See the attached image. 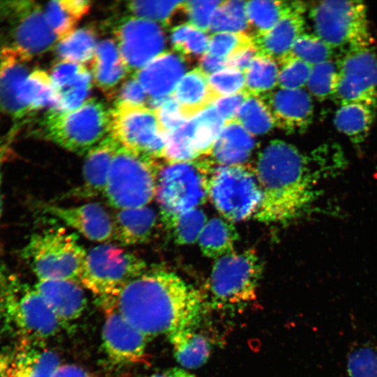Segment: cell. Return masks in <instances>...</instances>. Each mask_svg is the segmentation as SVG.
Here are the masks:
<instances>
[{"mask_svg":"<svg viewBox=\"0 0 377 377\" xmlns=\"http://www.w3.org/2000/svg\"><path fill=\"white\" fill-rule=\"evenodd\" d=\"M11 354L0 351V377H8Z\"/></svg>","mask_w":377,"mask_h":377,"instance_id":"cell-58","label":"cell"},{"mask_svg":"<svg viewBox=\"0 0 377 377\" xmlns=\"http://www.w3.org/2000/svg\"><path fill=\"white\" fill-rule=\"evenodd\" d=\"M50 377H93L84 369L74 364H61Z\"/></svg>","mask_w":377,"mask_h":377,"instance_id":"cell-56","label":"cell"},{"mask_svg":"<svg viewBox=\"0 0 377 377\" xmlns=\"http://www.w3.org/2000/svg\"><path fill=\"white\" fill-rule=\"evenodd\" d=\"M87 70L82 64L65 60L57 62L50 75L56 91L74 84Z\"/></svg>","mask_w":377,"mask_h":377,"instance_id":"cell-51","label":"cell"},{"mask_svg":"<svg viewBox=\"0 0 377 377\" xmlns=\"http://www.w3.org/2000/svg\"><path fill=\"white\" fill-rule=\"evenodd\" d=\"M249 96L243 90L235 94L221 97L214 103V106L226 121L235 120L239 108Z\"/></svg>","mask_w":377,"mask_h":377,"instance_id":"cell-53","label":"cell"},{"mask_svg":"<svg viewBox=\"0 0 377 377\" xmlns=\"http://www.w3.org/2000/svg\"><path fill=\"white\" fill-rule=\"evenodd\" d=\"M278 64L279 73L277 85L281 89H297L307 84L311 65L288 54Z\"/></svg>","mask_w":377,"mask_h":377,"instance_id":"cell-45","label":"cell"},{"mask_svg":"<svg viewBox=\"0 0 377 377\" xmlns=\"http://www.w3.org/2000/svg\"><path fill=\"white\" fill-rule=\"evenodd\" d=\"M40 207L45 213L59 219L91 241L103 242L113 238V219L99 203L69 207L42 204Z\"/></svg>","mask_w":377,"mask_h":377,"instance_id":"cell-17","label":"cell"},{"mask_svg":"<svg viewBox=\"0 0 377 377\" xmlns=\"http://www.w3.org/2000/svg\"><path fill=\"white\" fill-rule=\"evenodd\" d=\"M209 36L190 23L174 27L170 34L173 48L185 59L202 56L208 49Z\"/></svg>","mask_w":377,"mask_h":377,"instance_id":"cell-41","label":"cell"},{"mask_svg":"<svg viewBox=\"0 0 377 377\" xmlns=\"http://www.w3.org/2000/svg\"><path fill=\"white\" fill-rule=\"evenodd\" d=\"M208 195L216 209L230 221L254 216L263 200L255 170L243 164L214 165L209 176Z\"/></svg>","mask_w":377,"mask_h":377,"instance_id":"cell-10","label":"cell"},{"mask_svg":"<svg viewBox=\"0 0 377 377\" xmlns=\"http://www.w3.org/2000/svg\"><path fill=\"white\" fill-rule=\"evenodd\" d=\"M253 45L252 36L246 32H217L209 38L207 52L214 56L227 58L237 51Z\"/></svg>","mask_w":377,"mask_h":377,"instance_id":"cell-46","label":"cell"},{"mask_svg":"<svg viewBox=\"0 0 377 377\" xmlns=\"http://www.w3.org/2000/svg\"><path fill=\"white\" fill-rule=\"evenodd\" d=\"M96 38L91 28L77 29L59 40L56 47L57 54L61 60L84 65L93 59L96 48Z\"/></svg>","mask_w":377,"mask_h":377,"instance_id":"cell-35","label":"cell"},{"mask_svg":"<svg viewBox=\"0 0 377 377\" xmlns=\"http://www.w3.org/2000/svg\"><path fill=\"white\" fill-rule=\"evenodd\" d=\"M184 1H133L128 2V10L139 17L170 24L171 18L178 10H183Z\"/></svg>","mask_w":377,"mask_h":377,"instance_id":"cell-43","label":"cell"},{"mask_svg":"<svg viewBox=\"0 0 377 377\" xmlns=\"http://www.w3.org/2000/svg\"><path fill=\"white\" fill-rule=\"evenodd\" d=\"M332 48L317 35L302 34L294 42L288 55L312 66L330 60Z\"/></svg>","mask_w":377,"mask_h":377,"instance_id":"cell-42","label":"cell"},{"mask_svg":"<svg viewBox=\"0 0 377 377\" xmlns=\"http://www.w3.org/2000/svg\"><path fill=\"white\" fill-rule=\"evenodd\" d=\"M169 377H194L191 374L185 370L179 368H174L169 370L168 372Z\"/></svg>","mask_w":377,"mask_h":377,"instance_id":"cell-60","label":"cell"},{"mask_svg":"<svg viewBox=\"0 0 377 377\" xmlns=\"http://www.w3.org/2000/svg\"><path fill=\"white\" fill-rule=\"evenodd\" d=\"M150 100L151 98H149V95L141 84L133 76L121 87L116 103H125L146 105L145 104L147 102L149 103Z\"/></svg>","mask_w":377,"mask_h":377,"instance_id":"cell-52","label":"cell"},{"mask_svg":"<svg viewBox=\"0 0 377 377\" xmlns=\"http://www.w3.org/2000/svg\"><path fill=\"white\" fill-rule=\"evenodd\" d=\"M110 133L87 153L82 169V184L69 193V196L92 198L103 193L113 158L120 147Z\"/></svg>","mask_w":377,"mask_h":377,"instance_id":"cell-20","label":"cell"},{"mask_svg":"<svg viewBox=\"0 0 377 377\" xmlns=\"http://www.w3.org/2000/svg\"><path fill=\"white\" fill-rule=\"evenodd\" d=\"M66 6L79 20L89 10L91 2L84 0H64Z\"/></svg>","mask_w":377,"mask_h":377,"instance_id":"cell-57","label":"cell"},{"mask_svg":"<svg viewBox=\"0 0 377 377\" xmlns=\"http://www.w3.org/2000/svg\"><path fill=\"white\" fill-rule=\"evenodd\" d=\"M155 211L147 206L121 209L113 219V238L124 246L147 242L156 224Z\"/></svg>","mask_w":377,"mask_h":377,"instance_id":"cell-26","label":"cell"},{"mask_svg":"<svg viewBox=\"0 0 377 377\" xmlns=\"http://www.w3.org/2000/svg\"><path fill=\"white\" fill-rule=\"evenodd\" d=\"M43 343L21 339L10 353L8 377H50L61 365L60 360Z\"/></svg>","mask_w":377,"mask_h":377,"instance_id":"cell-23","label":"cell"},{"mask_svg":"<svg viewBox=\"0 0 377 377\" xmlns=\"http://www.w3.org/2000/svg\"><path fill=\"white\" fill-rule=\"evenodd\" d=\"M208 77L199 68H194L182 77L172 94L186 120L193 118L217 100L211 89Z\"/></svg>","mask_w":377,"mask_h":377,"instance_id":"cell-27","label":"cell"},{"mask_svg":"<svg viewBox=\"0 0 377 377\" xmlns=\"http://www.w3.org/2000/svg\"><path fill=\"white\" fill-rule=\"evenodd\" d=\"M161 218L172 240L179 245L194 243L206 223L205 213L198 207L175 214L161 212Z\"/></svg>","mask_w":377,"mask_h":377,"instance_id":"cell-33","label":"cell"},{"mask_svg":"<svg viewBox=\"0 0 377 377\" xmlns=\"http://www.w3.org/2000/svg\"><path fill=\"white\" fill-rule=\"evenodd\" d=\"M306 8L304 2L295 1L291 10L274 27L265 33L253 35L258 55L271 58L277 63L285 58L295 40L304 32Z\"/></svg>","mask_w":377,"mask_h":377,"instance_id":"cell-19","label":"cell"},{"mask_svg":"<svg viewBox=\"0 0 377 377\" xmlns=\"http://www.w3.org/2000/svg\"><path fill=\"white\" fill-rule=\"evenodd\" d=\"M262 265L253 249L233 252L218 258L209 280L213 307L236 311L256 298Z\"/></svg>","mask_w":377,"mask_h":377,"instance_id":"cell-7","label":"cell"},{"mask_svg":"<svg viewBox=\"0 0 377 377\" xmlns=\"http://www.w3.org/2000/svg\"><path fill=\"white\" fill-rule=\"evenodd\" d=\"M6 149H3L0 150V221L3 212V197H2V181H3V163L4 158V153Z\"/></svg>","mask_w":377,"mask_h":377,"instance_id":"cell-59","label":"cell"},{"mask_svg":"<svg viewBox=\"0 0 377 377\" xmlns=\"http://www.w3.org/2000/svg\"><path fill=\"white\" fill-rule=\"evenodd\" d=\"M91 74L87 70L72 85L57 91L58 103L56 110L70 111L80 107L91 88Z\"/></svg>","mask_w":377,"mask_h":377,"instance_id":"cell-49","label":"cell"},{"mask_svg":"<svg viewBox=\"0 0 377 377\" xmlns=\"http://www.w3.org/2000/svg\"><path fill=\"white\" fill-rule=\"evenodd\" d=\"M294 1H250L246 3V13L251 35L265 33L274 27L293 8Z\"/></svg>","mask_w":377,"mask_h":377,"instance_id":"cell-34","label":"cell"},{"mask_svg":"<svg viewBox=\"0 0 377 377\" xmlns=\"http://www.w3.org/2000/svg\"><path fill=\"white\" fill-rule=\"evenodd\" d=\"M195 126L193 117L168 134L161 156L165 162L191 161L198 158L191 145Z\"/></svg>","mask_w":377,"mask_h":377,"instance_id":"cell-39","label":"cell"},{"mask_svg":"<svg viewBox=\"0 0 377 377\" xmlns=\"http://www.w3.org/2000/svg\"><path fill=\"white\" fill-rule=\"evenodd\" d=\"M86 254L77 235L60 228L32 235L22 251L38 280L78 283Z\"/></svg>","mask_w":377,"mask_h":377,"instance_id":"cell-6","label":"cell"},{"mask_svg":"<svg viewBox=\"0 0 377 377\" xmlns=\"http://www.w3.org/2000/svg\"><path fill=\"white\" fill-rule=\"evenodd\" d=\"M146 263L119 246L103 244L87 252L80 283L94 294L114 298L131 280L143 274Z\"/></svg>","mask_w":377,"mask_h":377,"instance_id":"cell-12","label":"cell"},{"mask_svg":"<svg viewBox=\"0 0 377 377\" xmlns=\"http://www.w3.org/2000/svg\"><path fill=\"white\" fill-rule=\"evenodd\" d=\"M102 339L105 353L115 362H136L144 358L147 337L115 308L109 310Z\"/></svg>","mask_w":377,"mask_h":377,"instance_id":"cell-18","label":"cell"},{"mask_svg":"<svg viewBox=\"0 0 377 377\" xmlns=\"http://www.w3.org/2000/svg\"><path fill=\"white\" fill-rule=\"evenodd\" d=\"M266 105L274 125L288 133H302L313 121L309 94L301 89L271 91L258 96Z\"/></svg>","mask_w":377,"mask_h":377,"instance_id":"cell-16","label":"cell"},{"mask_svg":"<svg viewBox=\"0 0 377 377\" xmlns=\"http://www.w3.org/2000/svg\"><path fill=\"white\" fill-rule=\"evenodd\" d=\"M2 4H3V1H0V10H1V8L2 6Z\"/></svg>","mask_w":377,"mask_h":377,"instance_id":"cell-63","label":"cell"},{"mask_svg":"<svg viewBox=\"0 0 377 377\" xmlns=\"http://www.w3.org/2000/svg\"><path fill=\"white\" fill-rule=\"evenodd\" d=\"M91 69L96 86L108 96H112L128 73L116 42L111 39L102 40L96 46Z\"/></svg>","mask_w":377,"mask_h":377,"instance_id":"cell-28","label":"cell"},{"mask_svg":"<svg viewBox=\"0 0 377 377\" xmlns=\"http://www.w3.org/2000/svg\"><path fill=\"white\" fill-rule=\"evenodd\" d=\"M1 327H3L6 330L8 331L6 322V318H5V313H4L3 304L0 300V328Z\"/></svg>","mask_w":377,"mask_h":377,"instance_id":"cell-61","label":"cell"},{"mask_svg":"<svg viewBox=\"0 0 377 377\" xmlns=\"http://www.w3.org/2000/svg\"><path fill=\"white\" fill-rule=\"evenodd\" d=\"M237 238L238 234L232 221L215 217L206 222L198 241L204 256L219 258L235 252Z\"/></svg>","mask_w":377,"mask_h":377,"instance_id":"cell-31","label":"cell"},{"mask_svg":"<svg viewBox=\"0 0 377 377\" xmlns=\"http://www.w3.org/2000/svg\"><path fill=\"white\" fill-rule=\"evenodd\" d=\"M212 163L198 158L166 162L158 170L156 195L161 212L180 214L201 205L208 195Z\"/></svg>","mask_w":377,"mask_h":377,"instance_id":"cell-9","label":"cell"},{"mask_svg":"<svg viewBox=\"0 0 377 377\" xmlns=\"http://www.w3.org/2000/svg\"><path fill=\"white\" fill-rule=\"evenodd\" d=\"M257 55L258 50L254 45L243 48L227 57L226 67L245 72Z\"/></svg>","mask_w":377,"mask_h":377,"instance_id":"cell-54","label":"cell"},{"mask_svg":"<svg viewBox=\"0 0 377 377\" xmlns=\"http://www.w3.org/2000/svg\"><path fill=\"white\" fill-rule=\"evenodd\" d=\"M110 133L121 145L154 158H161L168 135L153 108L125 103L111 111Z\"/></svg>","mask_w":377,"mask_h":377,"instance_id":"cell-13","label":"cell"},{"mask_svg":"<svg viewBox=\"0 0 377 377\" xmlns=\"http://www.w3.org/2000/svg\"><path fill=\"white\" fill-rule=\"evenodd\" d=\"M246 3L237 0L222 1L212 15L209 31L246 32L250 28Z\"/></svg>","mask_w":377,"mask_h":377,"instance_id":"cell-38","label":"cell"},{"mask_svg":"<svg viewBox=\"0 0 377 377\" xmlns=\"http://www.w3.org/2000/svg\"><path fill=\"white\" fill-rule=\"evenodd\" d=\"M174 348L177 361L188 369H196L209 358L211 345L203 335L196 333L193 328L177 331L168 336Z\"/></svg>","mask_w":377,"mask_h":377,"instance_id":"cell-32","label":"cell"},{"mask_svg":"<svg viewBox=\"0 0 377 377\" xmlns=\"http://www.w3.org/2000/svg\"><path fill=\"white\" fill-rule=\"evenodd\" d=\"M226 57L212 55L209 52L204 53L199 58V68L209 76L226 68Z\"/></svg>","mask_w":377,"mask_h":377,"instance_id":"cell-55","label":"cell"},{"mask_svg":"<svg viewBox=\"0 0 377 377\" xmlns=\"http://www.w3.org/2000/svg\"><path fill=\"white\" fill-rule=\"evenodd\" d=\"M43 10L49 25L59 40L74 31L78 20L69 10L64 0L50 1Z\"/></svg>","mask_w":377,"mask_h":377,"instance_id":"cell-47","label":"cell"},{"mask_svg":"<svg viewBox=\"0 0 377 377\" xmlns=\"http://www.w3.org/2000/svg\"><path fill=\"white\" fill-rule=\"evenodd\" d=\"M116 43L128 73H137L163 52L165 38L154 21L123 17L114 29Z\"/></svg>","mask_w":377,"mask_h":377,"instance_id":"cell-15","label":"cell"},{"mask_svg":"<svg viewBox=\"0 0 377 377\" xmlns=\"http://www.w3.org/2000/svg\"><path fill=\"white\" fill-rule=\"evenodd\" d=\"M245 73L244 90L259 96L271 91L278 84L279 66L274 59L257 55Z\"/></svg>","mask_w":377,"mask_h":377,"instance_id":"cell-36","label":"cell"},{"mask_svg":"<svg viewBox=\"0 0 377 377\" xmlns=\"http://www.w3.org/2000/svg\"><path fill=\"white\" fill-rule=\"evenodd\" d=\"M18 97L28 114L46 107L56 108L58 103V95L50 75L39 69L30 72L24 79Z\"/></svg>","mask_w":377,"mask_h":377,"instance_id":"cell-29","label":"cell"},{"mask_svg":"<svg viewBox=\"0 0 377 377\" xmlns=\"http://www.w3.org/2000/svg\"><path fill=\"white\" fill-rule=\"evenodd\" d=\"M337 79V64L330 59L312 66L307 85L312 95L324 101L333 96Z\"/></svg>","mask_w":377,"mask_h":377,"instance_id":"cell-44","label":"cell"},{"mask_svg":"<svg viewBox=\"0 0 377 377\" xmlns=\"http://www.w3.org/2000/svg\"><path fill=\"white\" fill-rule=\"evenodd\" d=\"M211 89L217 98L239 93L245 87V73L234 68H225L208 77Z\"/></svg>","mask_w":377,"mask_h":377,"instance_id":"cell-48","label":"cell"},{"mask_svg":"<svg viewBox=\"0 0 377 377\" xmlns=\"http://www.w3.org/2000/svg\"><path fill=\"white\" fill-rule=\"evenodd\" d=\"M34 287L62 323L78 318L86 307L85 294L78 283L38 280Z\"/></svg>","mask_w":377,"mask_h":377,"instance_id":"cell-22","label":"cell"},{"mask_svg":"<svg viewBox=\"0 0 377 377\" xmlns=\"http://www.w3.org/2000/svg\"><path fill=\"white\" fill-rule=\"evenodd\" d=\"M29 73L26 61L15 54L0 50V112L15 119L29 115L19 100L18 92Z\"/></svg>","mask_w":377,"mask_h":377,"instance_id":"cell-24","label":"cell"},{"mask_svg":"<svg viewBox=\"0 0 377 377\" xmlns=\"http://www.w3.org/2000/svg\"><path fill=\"white\" fill-rule=\"evenodd\" d=\"M334 100L340 105L362 103L377 105V57L371 47L346 51L337 63Z\"/></svg>","mask_w":377,"mask_h":377,"instance_id":"cell-14","label":"cell"},{"mask_svg":"<svg viewBox=\"0 0 377 377\" xmlns=\"http://www.w3.org/2000/svg\"><path fill=\"white\" fill-rule=\"evenodd\" d=\"M159 168L156 158L120 145L103 192L109 205L119 209L147 206L156 195Z\"/></svg>","mask_w":377,"mask_h":377,"instance_id":"cell-5","label":"cell"},{"mask_svg":"<svg viewBox=\"0 0 377 377\" xmlns=\"http://www.w3.org/2000/svg\"><path fill=\"white\" fill-rule=\"evenodd\" d=\"M376 108L362 103L341 105L334 117L336 128L356 146L364 142L371 130Z\"/></svg>","mask_w":377,"mask_h":377,"instance_id":"cell-30","label":"cell"},{"mask_svg":"<svg viewBox=\"0 0 377 377\" xmlns=\"http://www.w3.org/2000/svg\"><path fill=\"white\" fill-rule=\"evenodd\" d=\"M185 59L172 52H163L133 76L152 98L170 96L186 72Z\"/></svg>","mask_w":377,"mask_h":377,"instance_id":"cell-21","label":"cell"},{"mask_svg":"<svg viewBox=\"0 0 377 377\" xmlns=\"http://www.w3.org/2000/svg\"><path fill=\"white\" fill-rule=\"evenodd\" d=\"M0 15L8 22L5 43L0 50L14 54L26 62L51 50L59 40L43 9L34 1H3Z\"/></svg>","mask_w":377,"mask_h":377,"instance_id":"cell-11","label":"cell"},{"mask_svg":"<svg viewBox=\"0 0 377 377\" xmlns=\"http://www.w3.org/2000/svg\"><path fill=\"white\" fill-rule=\"evenodd\" d=\"M202 305L198 290L163 269L140 274L114 297V308L147 337L193 328Z\"/></svg>","mask_w":377,"mask_h":377,"instance_id":"cell-2","label":"cell"},{"mask_svg":"<svg viewBox=\"0 0 377 377\" xmlns=\"http://www.w3.org/2000/svg\"><path fill=\"white\" fill-rule=\"evenodd\" d=\"M0 300L8 331L21 339L43 342L63 324L35 287L23 284L0 268Z\"/></svg>","mask_w":377,"mask_h":377,"instance_id":"cell-4","label":"cell"},{"mask_svg":"<svg viewBox=\"0 0 377 377\" xmlns=\"http://www.w3.org/2000/svg\"><path fill=\"white\" fill-rule=\"evenodd\" d=\"M349 377H377V344L370 339H357L346 356Z\"/></svg>","mask_w":377,"mask_h":377,"instance_id":"cell-37","label":"cell"},{"mask_svg":"<svg viewBox=\"0 0 377 377\" xmlns=\"http://www.w3.org/2000/svg\"><path fill=\"white\" fill-rule=\"evenodd\" d=\"M235 119L252 135L267 133L274 126L266 105L258 96L250 95L245 100Z\"/></svg>","mask_w":377,"mask_h":377,"instance_id":"cell-40","label":"cell"},{"mask_svg":"<svg viewBox=\"0 0 377 377\" xmlns=\"http://www.w3.org/2000/svg\"><path fill=\"white\" fill-rule=\"evenodd\" d=\"M316 35L332 48L348 51L371 47L367 6L360 1H321L310 6Z\"/></svg>","mask_w":377,"mask_h":377,"instance_id":"cell-8","label":"cell"},{"mask_svg":"<svg viewBox=\"0 0 377 377\" xmlns=\"http://www.w3.org/2000/svg\"><path fill=\"white\" fill-rule=\"evenodd\" d=\"M222 1H184L183 11L189 23L207 32L209 29L212 15Z\"/></svg>","mask_w":377,"mask_h":377,"instance_id":"cell-50","label":"cell"},{"mask_svg":"<svg viewBox=\"0 0 377 377\" xmlns=\"http://www.w3.org/2000/svg\"><path fill=\"white\" fill-rule=\"evenodd\" d=\"M40 133L46 140L77 154H87L110 132L111 112L95 98L77 108H51L43 117Z\"/></svg>","mask_w":377,"mask_h":377,"instance_id":"cell-3","label":"cell"},{"mask_svg":"<svg viewBox=\"0 0 377 377\" xmlns=\"http://www.w3.org/2000/svg\"><path fill=\"white\" fill-rule=\"evenodd\" d=\"M255 141L236 119L226 121L216 138L210 156L223 165H242L251 155Z\"/></svg>","mask_w":377,"mask_h":377,"instance_id":"cell-25","label":"cell"},{"mask_svg":"<svg viewBox=\"0 0 377 377\" xmlns=\"http://www.w3.org/2000/svg\"><path fill=\"white\" fill-rule=\"evenodd\" d=\"M149 377H169L168 373H165V374H154Z\"/></svg>","mask_w":377,"mask_h":377,"instance_id":"cell-62","label":"cell"},{"mask_svg":"<svg viewBox=\"0 0 377 377\" xmlns=\"http://www.w3.org/2000/svg\"><path fill=\"white\" fill-rule=\"evenodd\" d=\"M346 161L337 145H325L311 155L279 140L260 152L256 175L263 200L254 218L265 223L287 222L306 213L322 194L320 184L338 175Z\"/></svg>","mask_w":377,"mask_h":377,"instance_id":"cell-1","label":"cell"}]
</instances>
